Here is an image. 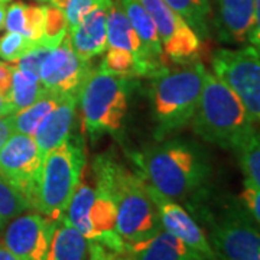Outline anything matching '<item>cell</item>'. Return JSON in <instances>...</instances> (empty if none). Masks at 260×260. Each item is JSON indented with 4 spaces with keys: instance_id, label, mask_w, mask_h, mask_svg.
I'll return each instance as SVG.
<instances>
[{
    "instance_id": "obj_32",
    "label": "cell",
    "mask_w": 260,
    "mask_h": 260,
    "mask_svg": "<svg viewBox=\"0 0 260 260\" xmlns=\"http://www.w3.org/2000/svg\"><path fill=\"white\" fill-rule=\"evenodd\" d=\"M51 48L42 47V45H37L35 48H32L29 52H26L25 55L22 56L20 59H18L13 64L18 67L19 70L29 73V74L35 75L39 78V73H41V67L44 64L45 58L49 54Z\"/></svg>"
},
{
    "instance_id": "obj_23",
    "label": "cell",
    "mask_w": 260,
    "mask_h": 260,
    "mask_svg": "<svg viewBox=\"0 0 260 260\" xmlns=\"http://www.w3.org/2000/svg\"><path fill=\"white\" fill-rule=\"evenodd\" d=\"M45 93H47V90L44 88V85L41 84V80L38 77L19 70L15 65L12 87H10V93L8 95V100L13 107V112L16 113L28 107Z\"/></svg>"
},
{
    "instance_id": "obj_7",
    "label": "cell",
    "mask_w": 260,
    "mask_h": 260,
    "mask_svg": "<svg viewBox=\"0 0 260 260\" xmlns=\"http://www.w3.org/2000/svg\"><path fill=\"white\" fill-rule=\"evenodd\" d=\"M213 74L225 83L260 126V54L249 47L217 49L211 58Z\"/></svg>"
},
{
    "instance_id": "obj_20",
    "label": "cell",
    "mask_w": 260,
    "mask_h": 260,
    "mask_svg": "<svg viewBox=\"0 0 260 260\" xmlns=\"http://www.w3.org/2000/svg\"><path fill=\"white\" fill-rule=\"evenodd\" d=\"M121 9L130 20L132 26L138 32L142 44L145 45L150 56L160 64H165V54L159 39L158 29L155 26L152 18L139 0H119Z\"/></svg>"
},
{
    "instance_id": "obj_30",
    "label": "cell",
    "mask_w": 260,
    "mask_h": 260,
    "mask_svg": "<svg viewBox=\"0 0 260 260\" xmlns=\"http://www.w3.org/2000/svg\"><path fill=\"white\" fill-rule=\"evenodd\" d=\"M45 22V6L26 5L25 12V37L39 44Z\"/></svg>"
},
{
    "instance_id": "obj_37",
    "label": "cell",
    "mask_w": 260,
    "mask_h": 260,
    "mask_svg": "<svg viewBox=\"0 0 260 260\" xmlns=\"http://www.w3.org/2000/svg\"><path fill=\"white\" fill-rule=\"evenodd\" d=\"M15 133L13 130V121H12V114L6 117H0V149L3 145L9 140V138Z\"/></svg>"
},
{
    "instance_id": "obj_11",
    "label": "cell",
    "mask_w": 260,
    "mask_h": 260,
    "mask_svg": "<svg viewBox=\"0 0 260 260\" xmlns=\"http://www.w3.org/2000/svg\"><path fill=\"white\" fill-rule=\"evenodd\" d=\"M91 71V62L75 52L67 35L58 47L49 51L41 67L39 80L48 93L61 99H78Z\"/></svg>"
},
{
    "instance_id": "obj_1",
    "label": "cell",
    "mask_w": 260,
    "mask_h": 260,
    "mask_svg": "<svg viewBox=\"0 0 260 260\" xmlns=\"http://www.w3.org/2000/svg\"><path fill=\"white\" fill-rule=\"evenodd\" d=\"M140 178L175 201H189L205 188L211 168L194 143L171 140L132 155Z\"/></svg>"
},
{
    "instance_id": "obj_25",
    "label": "cell",
    "mask_w": 260,
    "mask_h": 260,
    "mask_svg": "<svg viewBox=\"0 0 260 260\" xmlns=\"http://www.w3.org/2000/svg\"><path fill=\"white\" fill-rule=\"evenodd\" d=\"M236 153L244 181L260 188V129L254 130Z\"/></svg>"
},
{
    "instance_id": "obj_40",
    "label": "cell",
    "mask_w": 260,
    "mask_h": 260,
    "mask_svg": "<svg viewBox=\"0 0 260 260\" xmlns=\"http://www.w3.org/2000/svg\"><path fill=\"white\" fill-rule=\"evenodd\" d=\"M0 260H19L12 251L3 244L0 243Z\"/></svg>"
},
{
    "instance_id": "obj_33",
    "label": "cell",
    "mask_w": 260,
    "mask_h": 260,
    "mask_svg": "<svg viewBox=\"0 0 260 260\" xmlns=\"http://www.w3.org/2000/svg\"><path fill=\"white\" fill-rule=\"evenodd\" d=\"M103 2H110V0H70L68 8L65 10V15L68 19V26L74 28L90 10Z\"/></svg>"
},
{
    "instance_id": "obj_42",
    "label": "cell",
    "mask_w": 260,
    "mask_h": 260,
    "mask_svg": "<svg viewBox=\"0 0 260 260\" xmlns=\"http://www.w3.org/2000/svg\"><path fill=\"white\" fill-rule=\"evenodd\" d=\"M112 260H133L129 256H126V254H116V253H113Z\"/></svg>"
},
{
    "instance_id": "obj_36",
    "label": "cell",
    "mask_w": 260,
    "mask_h": 260,
    "mask_svg": "<svg viewBox=\"0 0 260 260\" xmlns=\"http://www.w3.org/2000/svg\"><path fill=\"white\" fill-rule=\"evenodd\" d=\"M113 251L97 242H88V260H112Z\"/></svg>"
},
{
    "instance_id": "obj_24",
    "label": "cell",
    "mask_w": 260,
    "mask_h": 260,
    "mask_svg": "<svg viewBox=\"0 0 260 260\" xmlns=\"http://www.w3.org/2000/svg\"><path fill=\"white\" fill-rule=\"evenodd\" d=\"M168 5L185 19L201 39L208 38L210 0H165Z\"/></svg>"
},
{
    "instance_id": "obj_9",
    "label": "cell",
    "mask_w": 260,
    "mask_h": 260,
    "mask_svg": "<svg viewBox=\"0 0 260 260\" xmlns=\"http://www.w3.org/2000/svg\"><path fill=\"white\" fill-rule=\"evenodd\" d=\"M44 158L34 138L28 135L13 133L0 149V178L28 201L30 210L37 205Z\"/></svg>"
},
{
    "instance_id": "obj_26",
    "label": "cell",
    "mask_w": 260,
    "mask_h": 260,
    "mask_svg": "<svg viewBox=\"0 0 260 260\" xmlns=\"http://www.w3.org/2000/svg\"><path fill=\"white\" fill-rule=\"evenodd\" d=\"M68 19L64 10L58 9L52 5H45V22L42 29V37L38 45L47 48L58 47L68 35Z\"/></svg>"
},
{
    "instance_id": "obj_2",
    "label": "cell",
    "mask_w": 260,
    "mask_h": 260,
    "mask_svg": "<svg viewBox=\"0 0 260 260\" xmlns=\"http://www.w3.org/2000/svg\"><path fill=\"white\" fill-rule=\"evenodd\" d=\"M191 123L201 139L234 152L257 129L237 94L210 71H205L200 102Z\"/></svg>"
},
{
    "instance_id": "obj_31",
    "label": "cell",
    "mask_w": 260,
    "mask_h": 260,
    "mask_svg": "<svg viewBox=\"0 0 260 260\" xmlns=\"http://www.w3.org/2000/svg\"><path fill=\"white\" fill-rule=\"evenodd\" d=\"M239 201L244 211L249 214V217L260 229V188L244 181L242 192L239 195Z\"/></svg>"
},
{
    "instance_id": "obj_4",
    "label": "cell",
    "mask_w": 260,
    "mask_h": 260,
    "mask_svg": "<svg viewBox=\"0 0 260 260\" xmlns=\"http://www.w3.org/2000/svg\"><path fill=\"white\" fill-rule=\"evenodd\" d=\"M205 71L204 64L194 62L182 70H165L152 77L149 95L155 139L160 142L191 123L200 102Z\"/></svg>"
},
{
    "instance_id": "obj_35",
    "label": "cell",
    "mask_w": 260,
    "mask_h": 260,
    "mask_svg": "<svg viewBox=\"0 0 260 260\" xmlns=\"http://www.w3.org/2000/svg\"><path fill=\"white\" fill-rule=\"evenodd\" d=\"M247 42L260 54V0H254V23Z\"/></svg>"
},
{
    "instance_id": "obj_22",
    "label": "cell",
    "mask_w": 260,
    "mask_h": 260,
    "mask_svg": "<svg viewBox=\"0 0 260 260\" xmlns=\"http://www.w3.org/2000/svg\"><path fill=\"white\" fill-rule=\"evenodd\" d=\"M95 189L87 182H81L77 186L74 195L65 211V217L83 234L87 240L91 239V223H90V210L93 205Z\"/></svg>"
},
{
    "instance_id": "obj_10",
    "label": "cell",
    "mask_w": 260,
    "mask_h": 260,
    "mask_svg": "<svg viewBox=\"0 0 260 260\" xmlns=\"http://www.w3.org/2000/svg\"><path fill=\"white\" fill-rule=\"evenodd\" d=\"M158 29L164 54L178 65H191L198 61L203 49L201 38L186 20L165 0H139Z\"/></svg>"
},
{
    "instance_id": "obj_39",
    "label": "cell",
    "mask_w": 260,
    "mask_h": 260,
    "mask_svg": "<svg viewBox=\"0 0 260 260\" xmlns=\"http://www.w3.org/2000/svg\"><path fill=\"white\" fill-rule=\"evenodd\" d=\"M9 3H12V0H0V30L5 28V19H6Z\"/></svg>"
},
{
    "instance_id": "obj_19",
    "label": "cell",
    "mask_w": 260,
    "mask_h": 260,
    "mask_svg": "<svg viewBox=\"0 0 260 260\" xmlns=\"http://www.w3.org/2000/svg\"><path fill=\"white\" fill-rule=\"evenodd\" d=\"M47 260H88V240L65 215L56 221Z\"/></svg>"
},
{
    "instance_id": "obj_41",
    "label": "cell",
    "mask_w": 260,
    "mask_h": 260,
    "mask_svg": "<svg viewBox=\"0 0 260 260\" xmlns=\"http://www.w3.org/2000/svg\"><path fill=\"white\" fill-rule=\"evenodd\" d=\"M68 2L70 0H49L48 3H51L52 6H55V8H58V9L61 10H67V8H68Z\"/></svg>"
},
{
    "instance_id": "obj_13",
    "label": "cell",
    "mask_w": 260,
    "mask_h": 260,
    "mask_svg": "<svg viewBox=\"0 0 260 260\" xmlns=\"http://www.w3.org/2000/svg\"><path fill=\"white\" fill-rule=\"evenodd\" d=\"M148 192L158 208L159 218L162 229L171 233L182 242H185L188 246L204 254L208 260H217L211 244L208 242V237L205 236L204 230L200 227V224L192 218V215L186 211L178 201L169 198L153 186L146 184Z\"/></svg>"
},
{
    "instance_id": "obj_34",
    "label": "cell",
    "mask_w": 260,
    "mask_h": 260,
    "mask_svg": "<svg viewBox=\"0 0 260 260\" xmlns=\"http://www.w3.org/2000/svg\"><path fill=\"white\" fill-rule=\"evenodd\" d=\"M15 65L13 62H2L0 61V95L8 99L13 80Z\"/></svg>"
},
{
    "instance_id": "obj_8",
    "label": "cell",
    "mask_w": 260,
    "mask_h": 260,
    "mask_svg": "<svg viewBox=\"0 0 260 260\" xmlns=\"http://www.w3.org/2000/svg\"><path fill=\"white\" fill-rule=\"evenodd\" d=\"M208 242L217 260H260V229L240 203L210 220Z\"/></svg>"
},
{
    "instance_id": "obj_29",
    "label": "cell",
    "mask_w": 260,
    "mask_h": 260,
    "mask_svg": "<svg viewBox=\"0 0 260 260\" xmlns=\"http://www.w3.org/2000/svg\"><path fill=\"white\" fill-rule=\"evenodd\" d=\"M37 45L34 41L20 34L8 32L0 38V58L8 62H16Z\"/></svg>"
},
{
    "instance_id": "obj_18",
    "label": "cell",
    "mask_w": 260,
    "mask_h": 260,
    "mask_svg": "<svg viewBox=\"0 0 260 260\" xmlns=\"http://www.w3.org/2000/svg\"><path fill=\"white\" fill-rule=\"evenodd\" d=\"M78 99L67 97L58 103L55 109L48 114L45 120L39 124L34 135V140L45 156L48 152L59 146L71 135V127L75 120Z\"/></svg>"
},
{
    "instance_id": "obj_3",
    "label": "cell",
    "mask_w": 260,
    "mask_h": 260,
    "mask_svg": "<svg viewBox=\"0 0 260 260\" xmlns=\"http://www.w3.org/2000/svg\"><path fill=\"white\" fill-rule=\"evenodd\" d=\"M94 171L102 172L110 184L116 204V229L126 244L143 242L164 230L158 208L138 172L107 155L94 159Z\"/></svg>"
},
{
    "instance_id": "obj_43",
    "label": "cell",
    "mask_w": 260,
    "mask_h": 260,
    "mask_svg": "<svg viewBox=\"0 0 260 260\" xmlns=\"http://www.w3.org/2000/svg\"><path fill=\"white\" fill-rule=\"evenodd\" d=\"M38 2H42V3H48L49 0H38Z\"/></svg>"
},
{
    "instance_id": "obj_14",
    "label": "cell",
    "mask_w": 260,
    "mask_h": 260,
    "mask_svg": "<svg viewBox=\"0 0 260 260\" xmlns=\"http://www.w3.org/2000/svg\"><path fill=\"white\" fill-rule=\"evenodd\" d=\"M107 48H119L132 52L136 58L140 77L152 78L168 70L167 65L153 59L146 51L138 32L121 9L119 0H112L107 13Z\"/></svg>"
},
{
    "instance_id": "obj_15",
    "label": "cell",
    "mask_w": 260,
    "mask_h": 260,
    "mask_svg": "<svg viewBox=\"0 0 260 260\" xmlns=\"http://www.w3.org/2000/svg\"><path fill=\"white\" fill-rule=\"evenodd\" d=\"M112 5L103 2L90 10L78 25L68 29V37L74 51L83 59L91 61L107 49V13Z\"/></svg>"
},
{
    "instance_id": "obj_16",
    "label": "cell",
    "mask_w": 260,
    "mask_h": 260,
    "mask_svg": "<svg viewBox=\"0 0 260 260\" xmlns=\"http://www.w3.org/2000/svg\"><path fill=\"white\" fill-rule=\"evenodd\" d=\"M254 23V0H217V30L227 44L249 41Z\"/></svg>"
},
{
    "instance_id": "obj_27",
    "label": "cell",
    "mask_w": 260,
    "mask_h": 260,
    "mask_svg": "<svg viewBox=\"0 0 260 260\" xmlns=\"http://www.w3.org/2000/svg\"><path fill=\"white\" fill-rule=\"evenodd\" d=\"M99 70H102L103 73L123 77V78L140 77L139 67L135 55L126 49H119V48H109Z\"/></svg>"
},
{
    "instance_id": "obj_21",
    "label": "cell",
    "mask_w": 260,
    "mask_h": 260,
    "mask_svg": "<svg viewBox=\"0 0 260 260\" xmlns=\"http://www.w3.org/2000/svg\"><path fill=\"white\" fill-rule=\"evenodd\" d=\"M61 100H62L61 97L47 91L42 97H39L37 102L32 103L30 106L13 113L12 121H13L15 133L28 135V136L34 138L39 124L45 120V117L55 109Z\"/></svg>"
},
{
    "instance_id": "obj_17",
    "label": "cell",
    "mask_w": 260,
    "mask_h": 260,
    "mask_svg": "<svg viewBox=\"0 0 260 260\" xmlns=\"http://www.w3.org/2000/svg\"><path fill=\"white\" fill-rule=\"evenodd\" d=\"M124 254L133 260H208L167 230H160L143 242L126 244Z\"/></svg>"
},
{
    "instance_id": "obj_12",
    "label": "cell",
    "mask_w": 260,
    "mask_h": 260,
    "mask_svg": "<svg viewBox=\"0 0 260 260\" xmlns=\"http://www.w3.org/2000/svg\"><path fill=\"white\" fill-rule=\"evenodd\" d=\"M56 221L41 213H22L10 220L3 244L19 260H47Z\"/></svg>"
},
{
    "instance_id": "obj_6",
    "label": "cell",
    "mask_w": 260,
    "mask_h": 260,
    "mask_svg": "<svg viewBox=\"0 0 260 260\" xmlns=\"http://www.w3.org/2000/svg\"><path fill=\"white\" fill-rule=\"evenodd\" d=\"M129 78L93 70L84 84L78 102L84 116V127L95 142L104 135L119 136L129 109Z\"/></svg>"
},
{
    "instance_id": "obj_44",
    "label": "cell",
    "mask_w": 260,
    "mask_h": 260,
    "mask_svg": "<svg viewBox=\"0 0 260 260\" xmlns=\"http://www.w3.org/2000/svg\"><path fill=\"white\" fill-rule=\"evenodd\" d=\"M3 225H5V224L2 223V220H0V227H3Z\"/></svg>"
},
{
    "instance_id": "obj_5",
    "label": "cell",
    "mask_w": 260,
    "mask_h": 260,
    "mask_svg": "<svg viewBox=\"0 0 260 260\" xmlns=\"http://www.w3.org/2000/svg\"><path fill=\"white\" fill-rule=\"evenodd\" d=\"M84 165V140L78 135H70L59 146L48 152L38 186L35 211L52 221H59L81 181Z\"/></svg>"
},
{
    "instance_id": "obj_28",
    "label": "cell",
    "mask_w": 260,
    "mask_h": 260,
    "mask_svg": "<svg viewBox=\"0 0 260 260\" xmlns=\"http://www.w3.org/2000/svg\"><path fill=\"white\" fill-rule=\"evenodd\" d=\"M30 210L28 201L15 188L0 178V220L6 224L12 218Z\"/></svg>"
},
{
    "instance_id": "obj_38",
    "label": "cell",
    "mask_w": 260,
    "mask_h": 260,
    "mask_svg": "<svg viewBox=\"0 0 260 260\" xmlns=\"http://www.w3.org/2000/svg\"><path fill=\"white\" fill-rule=\"evenodd\" d=\"M13 107L9 103L8 99H5L3 95H0V117H6V116H10L13 114Z\"/></svg>"
}]
</instances>
